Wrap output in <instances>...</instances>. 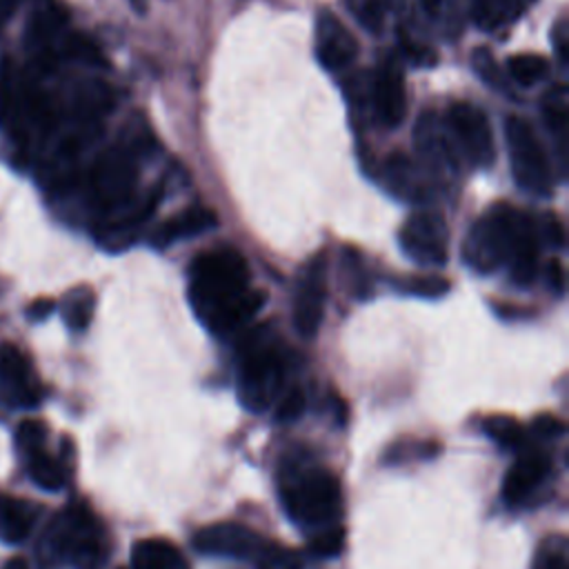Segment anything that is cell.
Masks as SVG:
<instances>
[{
	"mask_svg": "<svg viewBox=\"0 0 569 569\" xmlns=\"http://www.w3.org/2000/svg\"><path fill=\"white\" fill-rule=\"evenodd\" d=\"M540 220H542V222H540L542 238H545L549 244L562 249V247H565V229H562L560 218H558L553 211H545Z\"/></svg>",
	"mask_w": 569,
	"mask_h": 569,
	"instance_id": "cell-36",
	"label": "cell"
},
{
	"mask_svg": "<svg viewBox=\"0 0 569 569\" xmlns=\"http://www.w3.org/2000/svg\"><path fill=\"white\" fill-rule=\"evenodd\" d=\"M284 380L282 356L276 336L267 327H258L247 333L240 345L238 360V400L251 413H262L269 409Z\"/></svg>",
	"mask_w": 569,
	"mask_h": 569,
	"instance_id": "cell-4",
	"label": "cell"
},
{
	"mask_svg": "<svg viewBox=\"0 0 569 569\" xmlns=\"http://www.w3.org/2000/svg\"><path fill=\"white\" fill-rule=\"evenodd\" d=\"M416 147L427 162H445L449 158L442 127L431 111H425L416 124Z\"/></svg>",
	"mask_w": 569,
	"mask_h": 569,
	"instance_id": "cell-24",
	"label": "cell"
},
{
	"mask_svg": "<svg viewBox=\"0 0 569 569\" xmlns=\"http://www.w3.org/2000/svg\"><path fill=\"white\" fill-rule=\"evenodd\" d=\"M482 431L500 447H518L522 442V427L516 418L496 413L482 420Z\"/></svg>",
	"mask_w": 569,
	"mask_h": 569,
	"instance_id": "cell-29",
	"label": "cell"
},
{
	"mask_svg": "<svg viewBox=\"0 0 569 569\" xmlns=\"http://www.w3.org/2000/svg\"><path fill=\"white\" fill-rule=\"evenodd\" d=\"M44 442H47V427L40 420H22L18 425L16 445H18V451L22 456L33 451V449L44 447Z\"/></svg>",
	"mask_w": 569,
	"mask_h": 569,
	"instance_id": "cell-32",
	"label": "cell"
},
{
	"mask_svg": "<svg viewBox=\"0 0 569 569\" xmlns=\"http://www.w3.org/2000/svg\"><path fill=\"white\" fill-rule=\"evenodd\" d=\"M42 547L40 562L47 567L71 562L76 569H96L104 556V531L84 502H73L51 520Z\"/></svg>",
	"mask_w": 569,
	"mask_h": 569,
	"instance_id": "cell-3",
	"label": "cell"
},
{
	"mask_svg": "<svg viewBox=\"0 0 569 569\" xmlns=\"http://www.w3.org/2000/svg\"><path fill=\"white\" fill-rule=\"evenodd\" d=\"M136 149L129 144L111 147L100 156L93 167L91 187L96 202L102 209H118L129 202L133 187H136Z\"/></svg>",
	"mask_w": 569,
	"mask_h": 569,
	"instance_id": "cell-9",
	"label": "cell"
},
{
	"mask_svg": "<svg viewBox=\"0 0 569 569\" xmlns=\"http://www.w3.org/2000/svg\"><path fill=\"white\" fill-rule=\"evenodd\" d=\"M280 502L298 527L318 531L338 525L342 509L340 482L325 467L289 462L280 478Z\"/></svg>",
	"mask_w": 569,
	"mask_h": 569,
	"instance_id": "cell-2",
	"label": "cell"
},
{
	"mask_svg": "<svg viewBox=\"0 0 569 569\" xmlns=\"http://www.w3.org/2000/svg\"><path fill=\"white\" fill-rule=\"evenodd\" d=\"M316 56L327 71L345 69L358 56V42L351 31L329 11L318 13Z\"/></svg>",
	"mask_w": 569,
	"mask_h": 569,
	"instance_id": "cell-13",
	"label": "cell"
},
{
	"mask_svg": "<svg viewBox=\"0 0 569 569\" xmlns=\"http://www.w3.org/2000/svg\"><path fill=\"white\" fill-rule=\"evenodd\" d=\"M551 40H553V44H556L558 60H560V64L565 67V64H567V24H565V18H560L558 24L553 27Z\"/></svg>",
	"mask_w": 569,
	"mask_h": 569,
	"instance_id": "cell-39",
	"label": "cell"
},
{
	"mask_svg": "<svg viewBox=\"0 0 569 569\" xmlns=\"http://www.w3.org/2000/svg\"><path fill=\"white\" fill-rule=\"evenodd\" d=\"M549 465H551L549 456L542 449L538 447L522 449L516 462L505 473L502 498L509 505L522 502L545 480V476L549 473Z\"/></svg>",
	"mask_w": 569,
	"mask_h": 569,
	"instance_id": "cell-15",
	"label": "cell"
},
{
	"mask_svg": "<svg viewBox=\"0 0 569 569\" xmlns=\"http://www.w3.org/2000/svg\"><path fill=\"white\" fill-rule=\"evenodd\" d=\"M96 307V296L89 287H76L71 289L62 300V318L69 329L82 331L91 322Z\"/></svg>",
	"mask_w": 569,
	"mask_h": 569,
	"instance_id": "cell-26",
	"label": "cell"
},
{
	"mask_svg": "<svg viewBox=\"0 0 569 569\" xmlns=\"http://www.w3.org/2000/svg\"><path fill=\"white\" fill-rule=\"evenodd\" d=\"M2 569H29V567H27V560H24V558L16 556V558H9Z\"/></svg>",
	"mask_w": 569,
	"mask_h": 569,
	"instance_id": "cell-43",
	"label": "cell"
},
{
	"mask_svg": "<svg viewBox=\"0 0 569 569\" xmlns=\"http://www.w3.org/2000/svg\"><path fill=\"white\" fill-rule=\"evenodd\" d=\"M118 569H124V567H118Z\"/></svg>",
	"mask_w": 569,
	"mask_h": 569,
	"instance_id": "cell-44",
	"label": "cell"
},
{
	"mask_svg": "<svg viewBox=\"0 0 569 569\" xmlns=\"http://www.w3.org/2000/svg\"><path fill=\"white\" fill-rule=\"evenodd\" d=\"M27 465L29 478L44 491H60L67 485V465L64 460H58L51 456L44 447L33 449L22 456Z\"/></svg>",
	"mask_w": 569,
	"mask_h": 569,
	"instance_id": "cell-22",
	"label": "cell"
},
{
	"mask_svg": "<svg viewBox=\"0 0 569 569\" xmlns=\"http://www.w3.org/2000/svg\"><path fill=\"white\" fill-rule=\"evenodd\" d=\"M449 280L440 276H411L398 282V289L402 293L420 296V298H440L449 291Z\"/></svg>",
	"mask_w": 569,
	"mask_h": 569,
	"instance_id": "cell-30",
	"label": "cell"
},
{
	"mask_svg": "<svg viewBox=\"0 0 569 569\" xmlns=\"http://www.w3.org/2000/svg\"><path fill=\"white\" fill-rule=\"evenodd\" d=\"M305 391L293 385L289 387L282 396H278V407H276V418L280 422H293L305 413Z\"/></svg>",
	"mask_w": 569,
	"mask_h": 569,
	"instance_id": "cell-33",
	"label": "cell"
},
{
	"mask_svg": "<svg viewBox=\"0 0 569 569\" xmlns=\"http://www.w3.org/2000/svg\"><path fill=\"white\" fill-rule=\"evenodd\" d=\"M567 545L562 538H549L533 562V569H567Z\"/></svg>",
	"mask_w": 569,
	"mask_h": 569,
	"instance_id": "cell-34",
	"label": "cell"
},
{
	"mask_svg": "<svg viewBox=\"0 0 569 569\" xmlns=\"http://www.w3.org/2000/svg\"><path fill=\"white\" fill-rule=\"evenodd\" d=\"M342 547H345V529L340 525L322 527L309 540V551L320 558H333L342 551Z\"/></svg>",
	"mask_w": 569,
	"mask_h": 569,
	"instance_id": "cell-31",
	"label": "cell"
},
{
	"mask_svg": "<svg viewBox=\"0 0 569 569\" xmlns=\"http://www.w3.org/2000/svg\"><path fill=\"white\" fill-rule=\"evenodd\" d=\"M53 307H56L53 300H49V298H38V300H33V302L29 305L27 316H29L31 320H44V318L51 316Z\"/></svg>",
	"mask_w": 569,
	"mask_h": 569,
	"instance_id": "cell-40",
	"label": "cell"
},
{
	"mask_svg": "<svg viewBox=\"0 0 569 569\" xmlns=\"http://www.w3.org/2000/svg\"><path fill=\"white\" fill-rule=\"evenodd\" d=\"M160 198H162V184H156L131 213L118 218L116 222H109L98 233V242L109 251H122L124 247H129L138 236V229L153 216Z\"/></svg>",
	"mask_w": 569,
	"mask_h": 569,
	"instance_id": "cell-17",
	"label": "cell"
},
{
	"mask_svg": "<svg viewBox=\"0 0 569 569\" xmlns=\"http://www.w3.org/2000/svg\"><path fill=\"white\" fill-rule=\"evenodd\" d=\"M193 547L207 556L253 560L256 565H260L276 545L264 540L258 531H253L247 525L216 522L196 531Z\"/></svg>",
	"mask_w": 569,
	"mask_h": 569,
	"instance_id": "cell-10",
	"label": "cell"
},
{
	"mask_svg": "<svg viewBox=\"0 0 569 569\" xmlns=\"http://www.w3.org/2000/svg\"><path fill=\"white\" fill-rule=\"evenodd\" d=\"M20 2H22V0H0V22H4L7 18H11Z\"/></svg>",
	"mask_w": 569,
	"mask_h": 569,
	"instance_id": "cell-41",
	"label": "cell"
},
{
	"mask_svg": "<svg viewBox=\"0 0 569 569\" xmlns=\"http://www.w3.org/2000/svg\"><path fill=\"white\" fill-rule=\"evenodd\" d=\"M398 244L402 253L420 267H445L449 256V229L445 218L436 211L411 213L398 231Z\"/></svg>",
	"mask_w": 569,
	"mask_h": 569,
	"instance_id": "cell-7",
	"label": "cell"
},
{
	"mask_svg": "<svg viewBox=\"0 0 569 569\" xmlns=\"http://www.w3.org/2000/svg\"><path fill=\"white\" fill-rule=\"evenodd\" d=\"M385 180H387L389 191L402 200H420L422 198L420 176L413 169V164L400 153L391 156L385 162Z\"/></svg>",
	"mask_w": 569,
	"mask_h": 569,
	"instance_id": "cell-23",
	"label": "cell"
},
{
	"mask_svg": "<svg viewBox=\"0 0 569 569\" xmlns=\"http://www.w3.org/2000/svg\"><path fill=\"white\" fill-rule=\"evenodd\" d=\"M542 116L547 129L558 138V153L565 156V138H567V89L562 84L553 87L545 93Z\"/></svg>",
	"mask_w": 569,
	"mask_h": 569,
	"instance_id": "cell-25",
	"label": "cell"
},
{
	"mask_svg": "<svg viewBox=\"0 0 569 569\" xmlns=\"http://www.w3.org/2000/svg\"><path fill=\"white\" fill-rule=\"evenodd\" d=\"M131 569H187V562L169 540L144 538L131 549Z\"/></svg>",
	"mask_w": 569,
	"mask_h": 569,
	"instance_id": "cell-20",
	"label": "cell"
},
{
	"mask_svg": "<svg viewBox=\"0 0 569 569\" xmlns=\"http://www.w3.org/2000/svg\"><path fill=\"white\" fill-rule=\"evenodd\" d=\"M216 213L207 207H189L176 216H171L160 229L153 231L151 236V244L156 249H164L176 240H184V238H193L200 236L209 229H213L216 222Z\"/></svg>",
	"mask_w": 569,
	"mask_h": 569,
	"instance_id": "cell-18",
	"label": "cell"
},
{
	"mask_svg": "<svg viewBox=\"0 0 569 569\" xmlns=\"http://www.w3.org/2000/svg\"><path fill=\"white\" fill-rule=\"evenodd\" d=\"M505 140L516 184L529 196L549 198L553 193V176L533 127L525 118L511 116L505 122Z\"/></svg>",
	"mask_w": 569,
	"mask_h": 569,
	"instance_id": "cell-6",
	"label": "cell"
},
{
	"mask_svg": "<svg viewBox=\"0 0 569 569\" xmlns=\"http://www.w3.org/2000/svg\"><path fill=\"white\" fill-rule=\"evenodd\" d=\"M400 47L405 51V56L413 62V64H420V67H433L438 56L433 49H429L427 44H420L411 38H407L405 33H400Z\"/></svg>",
	"mask_w": 569,
	"mask_h": 569,
	"instance_id": "cell-35",
	"label": "cell"
},
{
	"mask_svg": "<svg viewBox=\"0 0 569 569\" xmlns=\"http://www.w3.org/2000/svg\"><path fill=\"white\" fill-rule=\"evenodd\" d=\"M518 216L520 209H513L507 202H496L471 224L460 247L462 260L471 271L489 276L505 267Z\"/></svg>",
	"mask_w": 569,
	"mask_h": 569,
	"instance_id": "cell-5",
	"label": "cell"
},
{
	"mask_svg": "<svg viewBox=\"0 0 569 569\" xmlns=\"http://www.w3.org/2000/svg\"><path fill=\"white\" fill-rule=\"evenodd\" d=\"M42 400V387L29 358L11 342L0 345V402L11 409H33Z\"/></svg>",
	"mask_w": 569,
	"mask_h": 569,
	"instance_id": "cell-12",
	"label": "cell"
},
{
	"mask_svg": "<svg viewBox=\"0 0 569 569\" xmlns=\"http://www.w3.org/2000/svg\"><path fill=\"white\" fill-rule=\"evenodd\" d=\"M509 271V280L516 287H529L536 280L538 273V233L533 227V220L520 211L516 231H513V242L509 249V258L505 262Z\"/></svg>",
	"mask_w": 569,
	"mask_h": 569,
	"instance_id": "cell-16",
	"label": "cell"
},
{
	"mask_svg": "<svg viewBox=\"0 0 569 569\" xmlns=\"http://www.w3.org/2000/svg\"><path fill=\"white\" fill-rule=\"evenodd\" d=\"M507 73L511 82H518L522 87H533L536 82L547 78L549 62L538 53H516L507 58Z\"/></svg>",
	"mask_w": 569,
	"mask_h": 569,
	"instance_id": "cell-27",
	"label": "cell"
},
{
	"mask_svg": "<svg viewBox=\"0 0 569 569\" xmlns=\"http://www.w3.org/2000/svg\"><path fill=\"white\" fill-rule=\"evenodd\" d=\"M531 429L540 438H558V436L565 433V422L560 418L551 416V413H540L531 422Z\"/></svg>",
	"mask_w": 569,
	"mask_h": 569,
	"instance_id": "cell-37",
	"label": "cell"
},
{
	"mask_svg": "<svg viewBox=\"0 0 569 569\" xmlns=\"http://www.w3.org/2000/svg\"><path fill=\"white\" fill-rule=\"evenodd\" d=\"M536 0H473L471 16L480 29L493 31L522 18Z\"/></svg>",
	"mask_w": 569,
	"mask_h": 569,
	"instance_id": "cell-21",
	"label": "cell"
},
{
	"mask_svg": "<svg viewBox=\"0 0 569 569\" xmlns=\"http://www.w3.org/2000/svg\"><path fill=\"white\" fill-rule=\"evenodd\" d=\"M36 505L0 491V540L4 545H20L36 525Z\"/></svg>",
	"mask_w": 569,
	"mask_h": 569,
	"instance_id": "cell-19",
	"label": "cell"
},
{
	"mask_svg": "<svg viewBox=\"0 0 569 569\" xmlns=\"http://www.w3.org/2000/svg\"><path fill=\"white\" fill-rule=\"evenodd\" d=\"M373 111L382 127L396 129L407 116V87L402 71L393 62H385L376 73L371 89Z\"/></svg>",
	"mask_w": 569,
	"mask_h": 569,
	"instance_id": "cell-14",
	"label": "cell"
},
{
	"mask_svg": "<svg viewBox=\"0 0 569 569\" xmlns=\"http://www.w3.org/2000/svg\"><path fill=\"white\" fill-rule=\"evenodd\" d=\"M420 4H422V9H425L427 13L438 16L440 9H442V4H445V0H420Z\"/></svg>",
	"mask_w": 569,
	"mask_h": 569,
	"instance_id": "cell-42",
	"label": "cell"
},
{
	"mask_svg": "<svg viewBox=\"0 0 569 569\" xmlns=\"http://www.w3.org/2000/svg\"><path fill=\"white\" fill-rule=\"evenodd\" d=\"M327 302V256L316 253L298 273L293 293V327L298 336L313 338L325 318Z\"/></svg>",
	"mask_w": 569,
	"mask_h": 569,
	"instance_id": "cell-11",
	"label": "cell"
},
{
	"mask_svg": "<svg viewBox=\"0 0 569 569\" xmlns=\"http://www.w3.org/2000/svg\"><path fill=\"white\" fill-rule=\"evenodd\" d=\"M445 124L469 164L482 169L493 162V133L482 109L471 102H453L445 113Z\"/></svg>",
	"mask_w": 569,
	"mask_h": 569,
	"instance_id": "cell-8",
	"label": "cell"
},
{
	"mask_svg": "<svg viewBox=\"0 0 569 569\" xmlns=\"http://www.w3.org/2000/svg\"><path fill=\"white\" fill-rule=\"evenodd\" d=\"M547 284L556 296L565 293V269L558 260H551L547 264Z\"/></svg>",
	"mask_w": 569,
	"mask_h": 569,
	"instance_id": "cell-38",
	"label": "cell"
},
{
	"mask_svg": "<svg viewBox=\"0 0 569 569\" xmlns=\"http://www.w3.org/2000/svg\"><path fill=\"white\" fill-rule=\"evenodd\" d=\"M187 298L198 320L216 336L240 329L267 302L264 291L251 289L249 267L233 247L207 249L193 258Z\"/></svg>",
	"mask_w": 569,
	"mask_h": 569,
	"instance_id": "cell-1",
	"label": "cell"
},
{
	"mask_svg": "<svg viewBox=\"0 0 569 569\" xmlns=\"http://www.w3.org/2000/svg\"><path fill=\"white\" fill-rule=\"evenodd\" d=\"M471 64H473V71L478 73L480 80H485V84H489L493 91H500V93H507V96H513L511 93V87H509V80L505 76V71L498 67L493 53L487 49V47H478L473 49L471 53Z\"/></svg>",
	"mask_w": 569,
	"mask_h": 569,
	"instance_id": "cell-28",
	"label": "cell"
}]
</instances>
